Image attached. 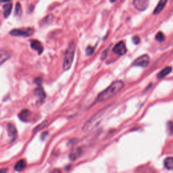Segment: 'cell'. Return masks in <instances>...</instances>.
<instances>
[{"instance_id": "cell-1", "label": "cell", "mask_w": 173, "mask_h": 173, "mask_svg": "<svg viewBox=\"0 0 173 173\" xmlns=\"http://www.w3.org/2000/svg\"><path fill=\"white\" fill-rule=\"evenodd\" d=\"M124 83L121 80H117L113 83L112 84L108 87V88L103 91L98 95L97 97V102H102L110 99L119 93V92L123 88Z\"/></svg>"}, {"instance_id": "cell-2", "label": "cell", "mask_w": 173, "mask_h": 173, "mask_svg": "<svg viewBox=\"0 0 173 173\" xmlns=\"http://www.w3.org/2000/svg\"><path fill=\"white\" fill-rule=\"evenodd\" d=\"M75 48V43L72 41L69 43L66 50L64 57V63H63V69L64 71H67L71 67L73 62Z\"/></svg>"}, {"instance_id": "cell-3", "label": "cell", "mask_w": 173, "mask_h": 173, "mask_svg": "<svg viewBox=\"0 0 173 173\" xmlns=\"http://www.w3.org/2000/svg\"><path fill=\"white\" fill-rule=\"evenodd\" d=\"M34 33V29L32 28H15L10 32V34L15 37H30Z\"/></svg>"}, {"instance_id": "cell-4", "label": "cell", "mask_w": 173, "mask_h": 173, "mask_svg": "<svg viewBox=\"0 0 173 173\" xmlns=\"http://www.w3.org/2000/svg\"><path fill=\"white\" fill-rule=\"evenodd\" d=\"M105 110H106V109H104V110H102L101 112H100L99 113H97V114L94 116L93 118H91L89 121H87L86 123H85L84 126H83V131H85V132H86V131H90L91 129L93 127L94 125H95V124L101 119V118L103 117Z\"/></svg>"}, {"instance_id": "cell-5", "label": "cell", "mask_w": 173, "mask_h": 173, "mask_svg": "<svg viewBox=\"0 0 173 173\" xmlns=\"http://www.w3.org/2000/svg\"><path fill=\"white\" fill-rule=\"evenodd\" d=\"M149 62H150V57L147 54H145L137 58L133 62V65L137 66L145 67L148 65Z\"/></svg>"}, {"instance_id": "cell-6", "label": "cell", "mask_w": 173, "mask_h": 173, "mask_svg": "<svg viewBox=\"0 0 173 173\" xmlns=\"http://www.w3.org/2000/svg\"><path fill=\"white\" fill-rule=\"evenodd\" d=\"M113 52L119 56H123L126 52V47L123 41H120L115 45L113 48Z\"/></svg>"}, {"instance_id": "cell-7", "label": "cell", "mask_w": 173, "mask_h": 173, "mask_svg": "<svg viewBox=\"0 0 173 173\" xmlns=\"http://www.w3.org/2000/svg\"><path fill=\"white\" fill-rule=\"evenodd\" d=\"M149 0H134L133 6L139 11L145 10L148 7Z\"/></svg>"}, {"instance_id": "cell-8", "label": "cell", "mask_w": 173, "mask_h": 173, "mask_svg": "<svg viewBox=\"0 0 173 173\" xmlns=\"http://www.w3.org/2000/svg\"><path fill=\"white\" fill-rule=\"evenodd\" d=\"M30 47H32V49L38 52L39 54H42L43 51V47L40 41L37 40H31L30 41Z\"/></svg>"}, {"instance_id": "cell-9", "label": "cell", "mask_w": 173, "mask_h": 173, "mask_svg": "<svg viewBox=\"0 0 173 173\" xmlns=\"http://www.w3.org/2000/svg\"><path fill=\"white\" fill-rule=\"evenodd\" d=\"M35 96L37 97L39 102H42L43 101L45 100V98L46 97L44 90H43V89L41 86H39L35 90Z\"/></svg>"}, {"instance_id": "cell-10", "label": "cell", "mask_w": 173, "mask_h": 173, "mask_svg": "<svg viewBox=\"0 0 173 173\" xmlns=\"http://www.w3.org/2000/svg\"><path fill=\"white\" fill-rule=\"evenodd\" d=\"M8 135L11 139V141H14L17 137V131L14 125L12 124H9L8 125Z\"/></svg>"}, {"instance_id": "cell-11", "label": "cell", "mask_w": 173, "mask_h": 173, "mask_svg": "<svg viewBox=\"0 0 173 173\" xmlns=\"http://www.w3.org/2000/svg\"><path fill=\"white\" fill-rule=\"evenodd\" d=\"M10 58V54L5 49H0V66Z\"/></svg>"}, {"instance_id": "cell-12", "label": "cell", "mask_w": 173, "mask_h": 173, "mask_svg": "<svg viewBox=\"0 0 173 173\" xmlns=\"http://www.w3.org/2000/svg\"><path fill=\"white\" fill-rule=\"evenodd\" d=\"M167 1L168 0H160L158 2V4H157L156 7H155V10L154 11V14L155 15V14H160V13L164 10V8L166 6Z\"/></svg>"}, {"instance_id": "cell-13", "label": "cell", "mask_w": 173, "mask_h": 173, "mask_svg": "<svg viewBox=\"0 0 173 173\" xmlns=\"http://www.w3.org/2000/svg\"><path fill=\"white\" fill-rule=\"evenodd\" d=\"M82 154V150L80 148H75L72 150V152L70 154V159L71 160H76L78 157H80V155Z\"/></svg>"}, {"instance_id": "cell-14", "label": "cell", "mask_w": 173, "mask_h": 173, "mask_svg": "<svg viewBox=\"0 0 173 173\" xmlns=\"http://www.w3.org/2000/svg\"><path fill=\"white\" fill-rule=\"evenodd\" d=\"M30 115V112L28 110V109H23V110L21 111V112L18 114V117L20 119L23 121L27 122L28 121V119H29Z\"/></svg>"}, {"instance_id": "cell-15", "label": "cell", "mask_w": 173, "mask_h": 173, "mask_svg": "<svg viewBox=\"0 0 173 173\" xmlns=\"http://www.w3.org/2000/svg\"><path fill=\"white\" fill-rule=\"evenodd\" d=\"M12 7H13L12 4L9 3V2H8L6 5L4 6V7H3L4 15V17H5V18H8V17L10 16L11 12H12Z\"/></svg>"}, {"instance_id": "cell-16", "label": "cell", "mask_w": 173, "mask_h": 173, "mask_svg": "<svg viewBox=\"0 0 173 173\" xmlns=\"http://www.w3.org/2000/svg\"><path fill=\"white\" fill-rule=\"evenodd\" d=\"M27 166V162L25 160H20L16 164V165L14 166V169L18 172L23 171Z\"/></svg>"}, {"instance_id": "cell-17", "label": "cell", "mask_w": 173, "mask_h": 173, "mask_svg": "<svg viewBox=\"0 0 173 173\" xmlns=\"http://www.w3.org/2000/svg\"><path fill=\"white\" fill-rule=\"evenodd\" d=\"M172 71V67L170 66H167L165 67L164 68H163L162 71L160 72V73L157 74V77L159 78H164L165 77L166 75H168V74H170Z\"/></svg>"}, {"instance_id": "cell-18", "label": "cell", "mask_w": 173, "mask_h": 173, "mask_svg": "<svg viewBox=\"0 0 173 173\" xmlns=\"http://www.w3.org/2000/svg\"><path fill=\"white\" fill-rule=\"evenodd\" d=\"M164 165L166 169L172 170L173 169V157H168L165 159L164 162Z\"/></svg>"}, {"instance_id": "cell-19", "label": "cell", "mask_w": 173, "mask_h": 173, "mask_svg": "<svg viewBox=\"0 0 173 173\" xmlns=\"http://www.w3.org/2000/svg\"><path fill=\"white\" fill-rule=\"evenodd\" d=\"M54 19V16L53 14H50L43 18V20H42V24L43 25H49V24L53 22Z\"/></svg>"}, {"instance_id": "cell-20", "label": "cell", "mask_w": 173, "mask_h": 173, "mask_svg": "<svg viewBox=\"0 0 173 173\" xmlns=\"http://www.w3.org/2000/svg\"><path fill=\"white\" fill-rule=\"evenodd\" d=\"M22 14V6L19 2H17L15 7V14L16 16H20Z\"/></svg>"}, {"instance_id": "cell-21", "label": "cell", "mask_w": 173, "mask_h": 173, "mask_svg": "<svg viewBox=\"0 0 173 173\" xmlns=\"http://www.w3.org/2000/svg\"><path fill=\"white\" fill-rule=\"evenodd\" d=\"M155 39H156L157 41H158L159 42H162V41H164V39H165V37H164L162 32H158L156 35H155Z\"/></svg>"}, {"instance_id": "cell-22", "label": "cell", "mask_w": 173, "mask_h": 173, "mask_svg": "<svg viewBox=\"0 0 173 173\" xmlns=\"http://www.w3.org/2000/svg\"><path fill=\"white\" fill-rule=\"evenodd\" d=\"M167 129H168V131L169 133V134H172L173 133V122L170 121L168 122L167 124Z\"/></svg>"}, {"instance_id": "cell-23", "label": "cell", "mask_w": 173, "mask_h": 173, "mask_svg": "<svg viewBox=\"0 0 173 173\" xmlns=\"http://www.w3.org/2000/svg\"><path fill=\"white\" fill-rule=\"evenodd\" d=\"M45 125H47V122H46V121L42 122V123L39 124V126H37L36 128H35V129H34L33 132H37V131L40 130V128H41V129H42V128L44 127V126H45Z\"/></svg>"}, {"instance_id": "cell-24", "label": "cell", "mask_w": 173, "mask_h": 173, "mask_svg": "<svg viewBox=\"0 0 173 173\" xmlns=\"http://www.w3.org/2000/svg\"><path fill=\"white\" fill-rule=\"evenodd\" d=\"M94 52V47H91V46H88L86 49V53L88 55H91Z\"/></svg>"}, {"instance_id": "cell-25", "label": "cell", "mask_w": 173, "mask_h": 173, "mask_svg": "<svg viewBox=\"0 0 173 173\" xmlns=\"http://www.w3.org/2000/svg\"><path fill=\"white\" fill-rule=\"evenodd\" d=\"M133 42H134V43H135V44H138V43L140 42V39L138 36H135V37H133Z\"/></svg>"}, {"instance_id": "cell-26", "label": "cell", "mask_w": 173, "mask_h": 173, "mask_svg": "<svg viewBox=\"0 0 173 173\" xmlns=\"http://www.w3.org/2000/svg\"><path fill=\"white\" fill-rule=\"evenodd\" d=\"M11 0H0V3H8Z\"/></svg>"}, {"instance_id": "cell-27", "label": "cell", "mask_w": 173, "mask_h": 173, "mask_svg": "<svg viewBox=\"0 0 173 173\" xmlns=\"http://www.w3.org/2000/svg\"><path fill=\"white\" fill-rule=\"evenodd\" d=\"M6 170H7V169H5V170H3V169H2V170H0V172H6Z\"/></svg>"}, {"instance_id": "cell-28", "label": "cell", "mask_w": 173, "mask_h": 173, "mask_svg": "<svg viewBox=\"0 0 173 173\" xmlns=\"http://www.w3.org/2000/svg\"><path fill=\"white\" fill-rule=\"evenodd\" d=\"M117 0H109V1L112 2V3H114V2H115Z\"/></svg>"}]
</instances>
